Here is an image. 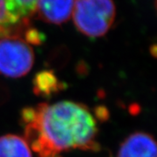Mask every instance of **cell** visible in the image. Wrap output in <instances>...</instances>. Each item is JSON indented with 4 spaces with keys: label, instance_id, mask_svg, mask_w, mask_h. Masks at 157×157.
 Wrapping results in <instances>:
<instances>
[{
    "label": "cell",
    "instance_id": "8",
    "mask_svg": "<svg viewBox=\"0 0 157 157\" xmlns=\"http://www.w3.org/2000/svg\"><path fill=\"white\" fill-rule=\"evenodd\" d=\"M34 92L41 96H50L60 90V82L56 76L49 71L38 73L34 78Z\"/></svg>",
    "mask_w": 157,
    "mask_h": 157
},
{
    "label": "cell",
    "instance_id": "6",
    "mask_svg": "<svg viewBox=\"0 0 157 157\" xmlns=\"http://www.w3.org/2000/svg\"><path fill=\"white\" fill-rule=\"evenodd\" d=\"M74 2L75 0H37L36 12L43 21L59 25L70 18Z\"/></svg>",
    "mask_w": 157,
    "mask_h": 157
},
{
    "label": "cell",
    "instance_id": "2",
    "mask_svg": "<svg viewBox=\"0 0 157 157\" xmlns=\"http://www.w3.org/2000/svg\"><path fill=\"white\" fill-rule=\"evenodd\" d=\"M73 21L78 31L87 37L97 38L107 33L115 17L113 0H76Z\"/></svg>",
    "mask_w": 157,
    "mask_h": 157
},
{
    "label": "cell",
    "instance_id": "4",
    "mask_svg": "<svg viewBox=\"0 0 157 157\" xmlns=\"http://www.w3.org/2000/svg\"><path fill=\"white\" fill-rule=\"evenodd\" d=\"M33 63V50L24 39H0V74L9 78H20L29 73Z\"/></svg>",
    "mask_w": 157,
    "mask_h": 157
},
{
    "label": "cell",
    "instance_id": "5",
    "mask_svg": "<svg viewBox=\"0 0 157 157\" xmlns=\"http://www.w3.org/2000/svg\"><path fill=\"white\" fill-rule=\"evenodd\" d=\"M116 157H157L155 140L147 133L135 132L122 141Z\"/></svg>",
    "mask_w": 157,
    "mask_h": 157
},
{
    "label": "cell",
    "instance_id": "3",
    "mask_svg": "<svg viewBox=\"0 0 157 157\" xmlns=\"http://www.w3.org/2000/svg\"><path fill=\"white\" fill-rule=\"evenodd\" d=\"M37 0H0V39L20 38L32 28Z\"/></svg>",
    "mask_w": 157,
    "mask_h": 157
},
{
    "label": "cell",
    "instance_id": "1",
    "mask_svg": "<svg viewBox=\"0 0 157 157\" xmlns=\"http://www.w3.org/2000/svg\"><path fill=\"white\" fill-rule=\"evenodd\" d=\"M98 113L71 101L25 107L21 112L25 139L39 157H60L76 149L98 151Z\"/></svg>",
    "mask_w": 157,
    "mask_h": 157
},
{
    "label": "cell",
    "instance_id": "7",
    "mask_svg": "<svg viewBox=\"0 0 157 157\" xmlns=\"http://www.w3.org/2000/svg\"><path fill=\"white\" fill-rule=\"evenodd\" d=\"M0 157H33V154L25 138L6 135L0 137Z\"/></svg>",
    "mask_w": 157,
    "mask_h": 157
},
{
    "label": "cell",
    "instance_id": "9",
    "mask_svg": "<svg viewBox=\"0 0 157 157\" xmlns=\"http://www.w3.org/2000/svg\"><path fill=\"white\" fill-rule=\"evenodd\" d=\"M45 39L44 34L40 33L37 29L35 28H30L25 33V36H24V40L25 42H28L31 44H34V45H39L41 44Z\"/></svg>",
    "mask_w": 157,
    "mask_h": 157
}]
</instances>
